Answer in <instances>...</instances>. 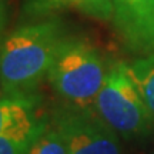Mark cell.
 <instances>
[{
	"mask_svg": "<svg viewBox=\"0 0 154 154\" xmlns=\"http://www.w3.org/2000/svg\"><path fill=\"white\" fill-rule=\"evenodd\" d=\"M64 38L59 20L27 24L9 34L0 53L2 94H33L38 83L47 77Z\"/></svg>",
	"mask_w": 154,
	"mask_h": 154,
	"instance_id": "1",
	"label": "cell"
},
{
	"mask_svg": "<svg viewBox=\"0 0 154 154\" xmlns=\"http://www.w3.org/2000/svg\"><path fill=\"white\" fill-rule=\"evenodd\" d=\"M106 76V64L99 50L86 40L66 37L50 67L47 80L69 104L93 107Z\"/></svg>",
	"mask_w": 154,
	"mask_h": 154,
	"instance_id": "2",
	"label": "cell"
},
{
	"mask_svg": "<svg viewBox=\"0 0 154 154\" xmlns=\"http://www.w3.org/2000/svg\"><path fill=\"white\" fill-rule=\"evenodd\" d=\"M94 109L119 136L126 140L147 136L154 121L127 73L126 63H116L107 72L104 84L94 101Z\"/></svg>",
	"mask_w": 154,
	"mask_h": 154,
	"instance_id": "3",
	"label": "cell"
},
{
	"mask_svg": "<svg viewBox=\"0 0 154 154\" xmlns=\"http://www.w3.org/2000/svg\"><path fill=\"white\" fill-rule=\"evenodd\" d=\"M53 127L64 138L69 154H121L119 134L94 106L61 107L53 116Z\"/></svg>",
	"mask_w": 154,
	"mask_h": 154,
	"instance_id": "4",
	"label": "cell"
},
{
	"mask_svg": "<svg viewBox=\"0 0 154 154\" xmlns=\"http://www.w3.org/2000/svg\"><path fill=\"white\" fill-rule=\"evenodd\" d=\"M40 100L34 94L2 96L0 154H29L32 146L47 130L40 116Z\"/></svg>",
	"mask_w": 154,
	"mask_h": 154,
	"instance_id": "5",
	"label": "cell"
},
{
	"mask_svg": "<svg viewBox=\"0 0 154 154\" xmlns=\"http://www.w3.org/2000/svg\"><path fill=\"white\" fill-rule=\"evenodd\" d=\"M111 23L130 53L154 54V0H114Z\"/></svg>",
	"mask_w": 154,
	"mask_h": 154,
	"instance_id": "6",
	"label": "cell"
},
{
	"mask_svg": "<svg viewBox=\"0 0 154 154\" xmlns=\"http://www.w3.org/2000/svg\"><path fill=\"white\" fill-rule=\"evenodd\" d=\"M126 69L154 119V54L141 56Z\"/></svg>",
	"mask_w": 154,
	"mask_h": 154,
	"instance_id": "7",
	"label": "cell"
},
{
	"mask_svg": "<svg viewBox=\"0 0 154 154\" xmlns=\"http://www.w3.org/2000/svg\"><path fill=\"white\" fill-rule=\"evenodd\" d=\"M29 154H69V150L60 133L54 127H47L32 146Z\"/></svg>",
	"mask_w": 154,
	"mask_h": 154,
	"instance_id": "8",
	"label": "cell"
},
{
	"mask_svg": "<svg viewBox=\"0 0 154 154\" xmlns=\"http://www.w3.org/2000/svg\"><path fill=\"white\" fill-rule=\"evenodd\" d=\"M73 6H76L87 16L103 22H111L114 0H74Z\"/></svg>",
	"mask_w": 154,
	"mask_h": 154,
	"instance_id": "9",
	"label": "cell"
},
{
	"mask_svg": "<svg viewBox=\"0 0 154 154\" xmlns=\"http://www.w3.org/2000/svg\"><path fill=\"white\" fill-rule=\"evenodd\" d=\"M49 7H53V6H63V5H73L74 0H44Z\"/></svg>",
	"mask_w": 154,
	"mask_h": 154,
	"instance_id": "10",
	"label": "cell"
},
{
	"mask_svg": "<svg viewBox=\"0 0 154 154\" xmlns=\"http://www.w3.org/2000/svg\"><path fill=\"white\" fill-rule=\"evenodd\" d=\"M153 154H154V153H153Z\"/></svg>",
	"mask_w": 154,
	"mask_h": 154,
	"instance_id": "11",
	"label": "cell"
}]
</instances>
